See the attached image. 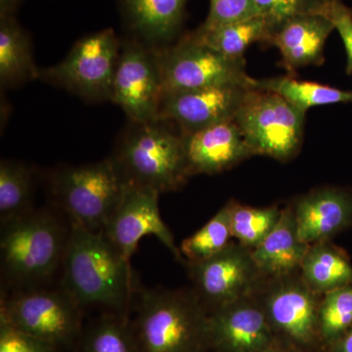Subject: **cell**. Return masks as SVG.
Returning <instances> with one entry per match:
<instances>
[{"label":"cell","mask_w":352,"mask_h":352,"mask_svg":"<svg viewBox=\"0 0 352 352\" xmlns=\"http://www.w3.org/2000/svg\"><path fill=\"white\" fill-rule=\"evenodd\" d=\"M318 325L319 337L330 346L352 327V285L322 296Z\"/></svg>","instance_id":"29"},{"label":"cell","mask_w":352,"mask_h":352,"mask_svg":"<svg viewBox=\"0 0 352 352\" xmlns=\"http://www.w3.org/2000/svg\"><path fill=\"white\" fill-rule=\"evenodd\" d=\"M208 342L215 352H264L277 344L265 312L254 295L208 314Z\"/></svg>","instance_id":"15"},{"label":"cell","mask_w":352,"mask_h":352,"mask_svg":"<svg viewBox=\"0 0 352 352\" xmlns=\"http://www.w3.org/2000/svg\"><path fill=\"white\" fill-rule=\"evenodd\" d=\"M252 87L244 85H215L164 95L159 120L171 122L183 134L234 120Z\"/></svg>","instance_id":"14"},{"label":"cell","mask_w":352,"mask_h":352,"mask_svg":"<svg viewBox=\"0 0 352 352\" xmlns=\"http://www.w3.org/2000/svg\"><path fill=\"white\" fill-rule=\"evenodd\" d=\"M120 51L113 30L94 32L76 41L61 62L39 69L38 80L87 101H111Z\"/></svg>","instance_id":"8"},{"label":"cell","mask_w":352,"mask_h":352,"mask_svg":"<svg viewBox=\"0 0 352 352\" xmlns=\"http://www.w3.org/2000/svg\"><path fill=\"white\" fill-rule=\"evenodd\" d=\"M164 98L159 48L131 39L120 51L113 76L112 102L131 122H156Z\"/></svg>","instance_id":"11"},{"label":"cell","mask_w":352,"mask_h":352,"mask_svg":"<svg viewBox=\"0 0 352 352\" xmlns=\"http://www.w3.org/2000/svg\"><path fill=\"white\" fill-rule=\"evenodd\" d=\"M69 229L68 219L47 208L1 226V293L50 286L61 271Z\"/></svg>","instance_id":"2"},{"label":"cell","mask_w":352,"mask_h":352,"mask_svg":"<svg viewBox=\"0 0 352 352\" xmlns=\"http://www.w3.org/2000/svg\"><path fill=\"white\" fill-rule=\"evenodd\" d=\"M184 264L192 289L208 314L252 295L263 279L252 250L237 241L206 261Z\"/></svg>","instance_id":"12"},{"label":"cell","mask_w":352,"mask_h":352,"mask_svg":"<svg viewBox=\"0 0 352 352\" xmlns=\"http://www.w3.org/2000/svg\"><path fill=\"white\" fill-rule=\"evenodd\" d=\"M80 352H141L129 317L106 312L82 333Z\"/></svg>","instance_id":"26"},{"label":"cell","mask_w":352,"mask_h":352,"mask_svg":"<svg viewBox=\"0 0 352 352\" xmlns=\"http://www.w3.org/2000/svg\"><path fill=\"white\" fill-rule=\"evenodd\" d=\"M183 135L191 176L223 173L254 156L234 120H226Z\"/></svg>","instance_id":"16"},{"label":"cell","mask_w":352,"mask_h":352,"mask_svg":"<svg viewBox=\"0 0 352 352\" xmlns=\"http://www.w3.org/2000/svg\"><path fill=\"white\" fill-rule=\"evenodd\" d=\"M190 34L196 41L220 54L239 59L244 58L245 50L252 44L258 43L270 45L273 29L264 18L256 16L251 19L221 25L212 30L199 28Z\"/></svg>","instance_id":"23"},{"label":"cell","mask_w":352,"mask_h":352,"mask_svg":"<svg viewBox=\"0 0 352 352\" xmlns=\"http://www.w3.org/2000/svg\"><path fill=\"white\" fill-rule=\"evenodd\" d=\"M82 310L60 285L1 293L0 323L58 349L75 346L82 336Z\"/></svg>","instance_id":"6"},{"label":"cell","mask_w":352,"mask_h":352,"mask_svg":"<svg viewBox=\"0 0 352 352\" xmlns=\"http://www.w3.org/2000/svg\"><path fill=\"white\" fill-rule=\"evenodd\" d=\"M127 186L111 157L82 166H60L48 176L55 208L69 221L94 232L104 230Z\"/></svg>","instance_id":"5"},{"label":"cell","mask_w":352,"mask_h":352,"mask_svg":"<svg viewBox=\"0 0 352 352\" xmlns=\"http://www.w3.org/2000/svg\"><path fill=\"white\" fill-rule=\"evenodd\" d=\"M111 157L127 184L146 187L160 194L182 188L191 177L184 135L166 120L131 122Z\"/></svg>","instance_id":"4"},{"label":"cell","mask_w":352,"mask_h":352,"mask_svg":"<svg viewBox=\"0 0 352 352\" xmlns=\"http://www.w3.org/2000/svg\"><path fill=\"white\" fill-rule=\"evenodd\" d=\"M254 87L281 95L289 103L307 113L316 106L352 104V90H342L321 83L296 80L295 76L254 78Z\"/></svg>","instance_id":"24"},{"label":"cell","mask_w":352,"mask_h":352,"mask_svg":"<svg viewBox=\"0 0 352 352\" xmlns=\"http://www.w3.org/2000/svg\"><path fill=\"white\" fill-rule=\"evenodd\" d=\"M300 274L309 289L320 296L352 285L351 261L330 241L309 245Z\"/></svg>","instance_id":"22"},{"label":"cell","mask_w":352,"mask_h":352,"mask_svg":"<svg viewBox=\"0 0 352 352\" xmlns=\"http://www.w3.org/2000/svg\"><path fill=\"white\" fill-rule=\"evenodd\" d=\"M164 95L223 85L254 87L245 59L220 54L188 34L173 46L159 48Z\"/></svg>","instance_id":"9"},{"label":"cell","mask_w":352,"mask_h":352,"mask_svg":"<svg viewBox=\"0 0 352 352\" xmlns=\"http://www.w3.org/2000/svg\"><path fill=\"white\" fill-rule=\"evenodd\" d=\"M231 233L240 244L254 250L267 237L277 226L282 210L277 206L254 208L229 201Z\"/></svg>","instance_id":"28"},{"label":"cell","mask_w":352,"mask_h":352,"mask_svg":"<svg viewBox=\"0 0 352 352\" xmlns=\"http://www.w3.org/2000/svg\"><path fill=\"white\" fill-rule=\"evenodd\" d=\"M258 16L272 27L273 32L287 21L309 15L327 13L331 0H252Z\"/></svg>","instance_id":"30"},{"label":"cell","mask_w":352,"mask_h":352,"mask_svg":"<svg viewBox=\"0 0 352 352\" xmlns=\"http://www.w3.org/2000/svg\"><path fill=\"white\" fill-rule=\"evenodd\" d=\"M126 25L138 41L166 47L184 20L187 0H120Z\"/></svg>","instance_id":"19"},{"label":"cell","mask_w":352,"mask_h":352,"mask_svg":"<svg viewBox=\"0 0 352 352\" xmlns=\"http://www.w3.org/2000/svg\"><path fill=\"white\" fill-rule=\"evenodd\" d=\"M256 16L258 11L252 0H210V12L200 29L212 30Z\"/></svg>","instance_id":"31"},{"label":"cell","mask_w":352,"mask_h":352,"mask_svg":"<svg viewBox=\"0 0 352 352\" xmlns=\"http://www.w3.org/2000/svg\"><path fill=\"white\" fill-rule=\"evenodd\" d=\"M305 115L281 95L252 87L234 122L254 156H267L285 163L302 149Z\"/></svg>","instance_id":"7"},{"label":"cell","mask_w":352,"mask_h":352,"mask_svg":"<svg viewBox=\"0 0 352 352\" xmlns=\"http://www.w3.org/2000/svg\"><path fill=\"white\" fill-rule=\"evenodd\" d=\"M333 30L332 21L327 16H298L275 30L270 45L280 51V67L289 76H295L298 69L321 66L325 62L324 47Z\"/></svg>","instance_id":"18"},{"label":"cell","mask_w":352,"mask_h":352,"mask_svg":"<svg viewBox=\"0 0 352 352\" xmlns=\"http://www.w3.org/2000/svg\"><path fill=\"white\" fill-rule=\"evenodd\" d=\"M351 12H352V9H351Z\"/></svg>","instance_id":"37"},{"label":"cell","mask_w":352,"mask_h":352,"mask_svg":"<svg viewBox=\"0 0 352 352\" xmlns=\"http://www.w3.org/2000/svg\"><path fill=\"white\" fill-rule=\"evenodd\" d=\"M310 245L298 237L291 204L282 208L281 217L272 232L252 250L261 276L273 278L300 273V266Z\"/></svg>","instance_id":"20"},{"label":"cell","mask_w":352,"mask_h":352,"mask_svg":"<svg viewBox=\"0 0 352 352\" xmlns=\"http://www.w3.org/2000/svg\"><path fill=\"white\" fill-rule=\"evenodd\" d=\"M32 43L28 32L15 17L0 18V85L19 87L38 80Z\"/></svg>","instance_id":"21"},{"label":"cell","mask_w":352,"mask_h":352,"mask_svg":"<svg viewBox=\"0 0 352 352\" xmlns=\"http://www.w3.org/2000/svg\"><path fill=\"white\" fill-rule=\"evenodd\" d=\"M230 207L227 203L193 235L183 240L180 245L184 263H197L212 258L226 249L232 239Z\"/></svg>","instance_id":"27"},{"label":"cell","mask_w":352,"mask_h":352,"mask_svg":"<svg viewBox=\"0 0 352 352\" xmlns=\"http://www.w3.org/2000/svg\"><path fill=\"white\" fill-rule=\"evenodd\" d=\"M69 236L59 285L85 310L102 308L129 317L139 293L131 261L122 256L103 232L69 221Z\"/></svg>","instance_id":"1"},{"label":"cell","mask_w":352,"mask_h":352,"mask_svg":"<svg viewBox=\"0 0 352 352\" xmlns=\"http://www.w3.org/2000/svg\"><path fill=\"white\" fill-rule=\"evenodd\" d=\"M133 328L141 352H207L208 312L191 289L140 288Z\"/></svg>","instance_id":"3"},{"label":"cell","mask_w":352,"mask_h":352,"mask_svg":"<svg viewBox=\"0 0 352 352\" xmlns=\"http://www.w3.org/2000/svg\"><path fill=\"white\" fill-rule=\"evenodd\" d=\"M48 342L32 337L12 326L0 323V352H58Z\"/></svg>","instance_id":"32"},{"label":"cell","mask_w":352,"mask_h":352,"mask_svg":"<svg viewBox=\"0 0 352 352\" xmlns=\"http://www.w3.org/2000/svg\"><path fill=\"white\" fill-rule=\"evenodd\" d=\"M326 16L339 32L346 53V75H352V12L342 0H331Z\"/></svg>","instance_id":"33"},{"label":"cell","mask_w":352,"mask_h":352,"mask_svg":"<svg viewBox=\"0 0 352 352\" xmlns=\"http://www.w3.org/2000/svg\"><path fill=\"white\" fill-rule=\"evenodd\" d=\"M264 352H295V351H293L292 349H284V347L279 346H278V344H276L275 346L270 347V349H267V351Z\"/></svg>","instance_id":"36"},{"label":"cell","mask_w":352,"mask_h":352,"mask_svg":"<svg viewBox=\"0 0 352 352\" xmlns=\"http://www.w3.org/2000/svg\"><path fill=\"white\" fill-rule=\"evenodd\" d=\"M265 312L273 332L296 349L314 344L319 337L322 296L303 282L300 273L263 278L252 294Z\"/></svg>","instance_id":"10"},{"label":"cell","mask_w":352,"mask_h":352,"mask_svg":"<svg viewBox=\"0 0 352 352\" xmlns=\"http://www.w3.org/2000/svg\"><path fill=\"white\" fill-rule=\"evenodd\" d=\"M23 0H0V18L15 17Z\"/></svg>","instance_id":"34"},{"label":"cell","mask_w":352,"mask_h":352,"mask_svg":"<svg viewBox=\"0 0 352 352\" xmlns=\"http://www.w3.org/2000/svg\"><path fill=\"white\" fill-rule=\"evenodd\" d=\"M34 173L28 164L12 160L0 162V223L1 226L34 210Z\"/></svg>","instance_id":"25"},{"label":"cell","mask_w":352,"mask_h":352,"mask_svg":"<svg viewBox=\"0 0 352 352\" xmlns=\"http://www.w3.org/2000/svg\"><path fill=\"white\" fill-rule=\"evenodd\" d=\"M291 205L298 237L307 245L331 241L352 221V196L338 187L311 190Z\"/></svg>","instance_id":"17"},{"label":"cell","mask_w":352,"mask_h":352,"mask_svg":"<svg viewBox=\"0 0 352 352\" xmlns=\"http://www.w3.org/2000/svg\"><path fill=\"white\" fill-rule=\"evenodd\" d=\"M333 352H352V327L332 346Z\"/></svg>","instance_id":"35"},{"label":"cell","mask_w":352,"mask_h":352,"mask_svg":"<svg viewBox=\"0 0 352 352\" xmlns=\"http://www.w3.org/2000/svg\"><path fill=\"white\" fill-rule=\"evenodd\" d=\"M160 195L155 190L129 185L120 205L102 231L127 261H131L143 237L155 236L178 261L184 263L173 233L162 219Z\"/></svg>","instance_id":"13"}]
</instances>
